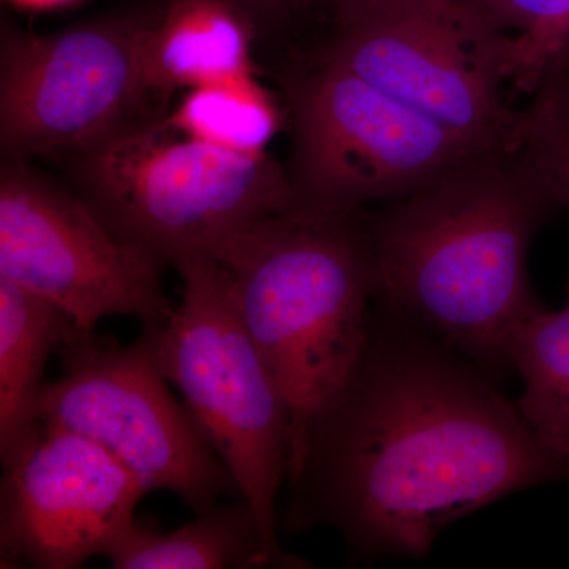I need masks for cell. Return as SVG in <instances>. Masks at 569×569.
Wrapping results in <instances>:
<instances>
[{
	"label": "cell",
	"mask_w": 569,
	"mask_h": 569,
	"mask_svg": "<svg viewBox=\"0 0 569 569\" xmlns=\"http://www.w3.org/2000/svg\"><path fill=\"white\" fill-rule=\"evenodd\" d=\"M488 153L518 151V39L463 0H369L309 48Z\"/></svg>",
	"instance_id": "52a82bcc"
},
{
	"label": "cell",
	"mask_w": 569,
	"mask_h": 569,
	"mask_svg": "<svg viewBox=\"0 0 569 569\" xmlns=\"http://www.w3.org/2000/svg\"><path fill=\"white\" fill-rule=\"evenodd\" d=\"M369 0H318V6L323 7L331 17L332 22L350 17L356 10L361 9Z\"/></svg>",
	"instance_id": "ffe728a7"
},
{
	"label": "cell",
	"mask_w": 569,
	"mask_h": 569,
	"mask_svg": "<svg viewBox=\"0 0 569 569\" xmlns=\"http://www.w3.org/2000/svg\"><path fill=\"white\" fill-rule=\"evenodd\" d=\"M17 6L28 7V9H51V7L66 6L74 0H11Z\"/></svg>",
	"instance_id": "44dd1931"
},
{
	"label": "cell",
	"mask_w": 569,
	"mask_h": 569,
	"mask_svg": "<svg viewBox=\"0 0 569 569\" xmlns=\"http://www.w3.org/2000/svg\"><path fill=\"white\" fill-rule=\"evenodd\" d=\"M282 104L257 74H244L192 88L164 122L209 144L258 156L287 127Z\"/></svg>",
	"instance_id": "9a60e30c"
},
{
	"label": "cell",
	"mask_w": 569,
	"mask_h": 569,
	"mask_svg": "<svg viewBox=\"0 0 569 569\" xmlns=\"http://www.w3.org/2000/svg\"><path fill=\"white\" fill-rule=\"evenodd\" d=\"M140 479L88 438L41 427L3 466L0 567L77 569L134 522Z\"/></svg>",
	"instance_id": "8fae6325"
},
{
	"label": "cell",
	"mask_w": 569,
	"mask_h": 569,
	"mask_svg": "<svg viewBox=\"0 0 569 569\" xmlns=\"http://www.w3.org/2000/svg\"><path fill=\"white\" fill-rule=\"evenodd\" d=\"M163 2L54 33L0 31L2 160L71 156L167 114L149 96L146 37Z\"/></svg>",
	"instance_id": "ba28073f"
},
{
	"label": "cell",
	"mask_w": 569,
	"mask_h": 569,
	"mask_svg": "<svg viewBox=\"0 0 569 569\" xmlns=\"http://www.w3.org/2000/svg\"><path fill=\"white\" fill-rule=\"evenodd\" d=\"M512 367L523 381L520 413L549 447L569 456V283L568 305L545 310L523 329Z\"/></svg>",
	"instance_id": "2e32d148"
},
{
	"label": "cell",
	"mask_w": 569,
	"mask_h": 569,
	"mask_svg": "<svg viewBox=\"0 0 569 569\" xmlns=\"http://www.w3.org/2000/svg\"><path fill=\"white\" fill-rule=\"evenodd\" d=\"M116 569L283 568L246 498L213 505L171 531L137 520L104 556Z\"/></svg>",
	"instance_id": "5bb4252c"
},
{
	"label": "cell",
	"mask_w": 569,
	"mask_h": 569,
	"mask_svg": "<svg viewBox=\"0 0 569 569\" xmlns=\"http://www.w3.org/2000/svg\"><path fill=\"white\" fill-rule=\"evenodd\" d=\"M280 89L291 132L296 211L337 213L396 201L498 156L309 50L290 51Z\"/></svg>",
	"instance_id": "8992f818"
},
{
	"label": "cell",
	"mask_w": 569,
	"mask_h": 569,
	"mask_svg": "<svg viewBox=\"0 0 569 569\" xmlns=\"http://www.w3.org/2000/svg\"><path fill=\"white\" fill-rule=\"evenodd\" d=\"M93 211L164 264L213 260L252 224L293 209L284 167L171 129L164 118L71 153Z\"/></svg>",
	"instance_id": "277c9868"
},
{
	"label": "cell",
	"mask_w": 569,
	"mask_h": 569,
	"mask_svg": "<svg viewBox=\"0 0 569 569\" xmlns=\"http://www.w3.org/2000/svg\"><path fill=\"white\" fill-rule=\"evenodd\" d=\"M54 302L0 277V458L7 466L41 430L44 369L77 329Z\"/></svg>",
	"instance_id": "4fadbf2b"
},
{
	"label": "cell",
	"mask_w": 569,
	"mask_h": 569,
	"mask_svg": "<svg viewBox=\"0 0 569 569\" xmlns=\"http://www.w3.org/2000/svg\"><path fill=\"white\" fill-rule=\"evenodd\" d=\"M257 26L258 33H276L287 29L318 6V0H230Z\"/></svg>",
	"instance_id": "d6986e66"
},
{
	"label": "cell",
	"mask_w": 569,
	"mask_h": 569,
	"mask_svg": "<svg viewBox=\"0 0 569 569\" xmlns=\"http://www.w3.org/2000/svg\"><path fill=\"white\" fill-rule=\"evenodd\" d=\"M362 211L276 213L217 258L290 407L288 475L301 459L307 430L369 339L376 277Z\"/></svg>",
	"instance_id": "3957f363"
},
{
	"label": "cell",
	"mask_w": 569,
	"mask_h": 569,
	"mask_svg": "<svg viewBox=\"0 0 569 569\" xmlns=\"http://www.w3.org/2000/svg\"><path fill=\"white\" fill-rule=\"evenodd\" d=\"M497 378L373 302L351 376L307 430L280 529L339 531L355 560L425 556L500 498L569 481Z\"/></svg>",
	"instance_id": "6da1fadb"
},
{
	"label": "cell",
	"mask_w": 569,
	"mask_h": 569,
	"mask_svg": "<svg viewBox=\"0 0 569 569\" xmlns=\"http://www.w3.org/2000/svg\"><path fill=\"white\" fill-rule=\"evenodd\" d=\"M58 356L62 376L44 385L37 403L41 426L100 445L148 492H173L197 515L220 497H239L222 460L171 395L144 337L123 348L77 326Z\"/></svg>",
	"instance_id": "9c48e42d"
},
{
	"label": "cell",
	"mask_w": 569,
	"mask_h": 569,
	"mask_svg": "<svg viewBox=\"0 0 569 569\" xmlns=\"http://www.w3.org/2000/svg\"><path fill=\"white\" fill-rule=\"evenodd\" d=\"M559 208L518 149L362 211L376 305L500 380L515 372L523 329L548 310L531 287L529 254Z\"/></svg>",
	"instance_id": "7a4b0ae2"
},
{
	"label": "cell",
	"mask_w": 569,
	"mask_h": 569,
	"mask_svg": "<svg viewBox=\"0 0 569 569\" xmlns=\"http://www.w3.org/2000/svg\"><path fill=\"white\" fill-rule=\"evenodd\" d=\"M181 305L141 336L160 372L253 508L266 542L283 568H309L279 541L280 490L287 485L291 417L274 370L247 331L219 261L179 266Z\"/></svg>",
	"instance_id": "5b68a950"
},
{
	"label": "cell",
	"mask_w": 569,
	"mask_h": 569,
	"mask_svg": "<svg viewBox=\"0 0 569 569\" xmlns=\"http://www.w3.org/2000/svg\"><path fill=\"white\" fill-rule=\"evenodd\" d=\"M500 31L518 39L515 88L530 93L553 74L569 71V0H463Z\"/></svg>",
	"instance_id": "e0dca14e"
},
{
	"label": "cell",
	"mask_w": 569,
	"mask_h": 569,
	"mask_svg": "<svg viewBox=\"0 0 569 569\" xmlns=\"http://www.w3.org/2000/svg\"><path fill=\"white\" fill-rule=\"evenodd\" d=\"M531 97L520 118V152L569 209V71L542 81Z\"/></svg>",
	"instance_id": "ac0fdd59"
},
{
	"label": "cell",
	"mask_w": 569,
	"mask_h": 569,
	"mask_svg": "<svg viewBox=\"0 0 569 569\" xmlns=\"http://www.w3.org/2000/svg\"><path fill=\"white\" fill-rule=\"evenodd\" d=\"M163 261L126 241L91 204L24 160L0 170V277L61 307L82 329L107 317L163 325L174 306Z\"/></svg>",
	"instance_id": "30bf717a"
},
{
	"label": "cell",
	"mask_w": 569,
	"mask_h": 569,
	"mask_svg": "<svg viewBox=\"0 0 569 569\" xmlns=\"http://www.w3.org/2000/svg\"><path fill=\"white\" fill-rule=\"evenodd\" d=\"M257 26L230 0H164L146 37L142 70L149 96L170 114V93L258 74Z\"/></svg>",
	"instance_id": "7c38bea8"
},
{
	"label": "cell",
	"mask_w": 569,
	"mask_h": 569,
	"mask_svg": "<svg viewBox=\"0 0 569 569\" xmlns=\"http://www.w3.org/2000/svg\"><path fill=\"white\" fill-rule=\"evenodd\" d=\"M448 2H456V0H448Z\"/></svg>",
	"instance_id": "7402d4cb"
}]
</instances>
